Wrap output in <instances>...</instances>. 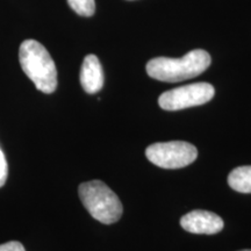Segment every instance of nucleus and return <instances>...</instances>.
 <instances>
[{"label": "nucleus", "instance_id": "nucleus-10", "mask_svg": "<svg viewBox=\"0 0 251 251\" xmlns=\"http://www.w3.org/2000/svg\"><path fill=\"white\" fill-rule=\"evenodd\" d=\"M8 175V165L7 161H6V157L4 152L0 149V187H2L6 183Z\"/></svg>", "mask_w": 251, "mask_h": 251}, {"label": "nucleus", "instance_id": "nucleus-5", "mask_svg": "<svg viewBox=\"0 0 251 251\" xmlns=\"http://www.w3.org/2000/svg\"><path fill=\"white\" fill-rule=\"evenodd\" d=\"M215 90L208 83H196L166 91L158 98L161 108L165 111H179L200 106L213 99Z\"/></svg>", "mask_w": 251, "mask_h": 251}, {"label": "nucleus", "instance_id": "nucleus-7", "mask_svg": "<svg viewBox=\"0 0 251 251\" xmlns=\"http://www.w3.org/2000/svg\"><path fill=\"white\" fill-rule=\"evenodd\" d=\"M80 84L89 94L98 93L103 86V71L96 55H87L80 69Z\"/></svg>", "mask_w": 251, "mask_h": 251}, {"label": "nucleus", "instance_id": "nucleus-11", "mask_svg": "<svg viewBox=\"0 0 251 251\" xmlns=\"http://www.w3.org/2000/svg\"><path fill=\"white\" fill-rule=\"evenodd\" d=\"M0 251H26L23 244L17 241H12L4 244H0Z\"/></svg>", "mask_w": 251, "mask_h": 251}, {"label": "nucleus", "instance_id": "nucleus-4", "mask_svg": "<svg viewBox=\"0 0 251 251\" xmlns=\"http://www.w3.org/2000/svg\"><path fill=\"white\" fill-rule=\"evenodd\" d=\"M146 156L152 164L163 169H181L192 164L198 157L193 144L184 141L158 142L149 146Z\"/></svg>", "mask_w": 251, "mask_h": 251}, {"label": "nucleus", "instance_id": "nucleus-8", "mask_svg": "<svg viewBox=\"0 0 251 251\" xmlns=\"http://www.w3.org/2000/svg\"><path fill=\"white\" fill-rule=\"evenodd\" d=\"M228 185L240 193H251V165L238 166L228 176Z\"/></svg>", "mask_w": 251, "mask_h": 251}, {"label": "nucleus", "instance_id": "nucleus-2", "mask_svg": "<svg viewBox=\"0 0 251 251\" xmlns=\"http://www.w3.org/2000/svg\"><path fill=\"white\" fill-rule=\"evenodd\" d=\"M19 61L26 76L41 92L50 94L57 89V69L45 47L35 40H26L19 49Z\"/></svg>", "mask_w": 251, "mask_h": 251}, {"label": "nucleus", "instance_id": "nucleus-3", "mask_svg": "<svg viewBox=\"0 0 251 251\" xmlns=\"http://www.w3.org/2000/svg\"><path fill=\"white\" fill-rule=\"evenodd\" d=\"M79 198L93 219L103 225H112L120 220L124 207L117 194L100 180H91L79 185Z\"/></svg>", "mask_w": 251, "mask_h": 251}, {"label": "nucleus", "instance_id": "nucleus-1", "mask_svg": "<svg viewBox=\"0 0 251 251\" xmlns=\"http://www.w3.org/2000/svg\"><path fill=\"white\" fill-rule=\"evenodd\" d=\"M211 62L208 52L202 49H196L181 58H152L147 64V74L153 79L177 83L201 75L208 69Z\"/></svg>", "mask_w": 251, "mask_h": 251}, {"label": "nucleus", "instance_id": "nucleus-12", "mask_svg": "<svg viewBox=\"0 0 251 251\" xmlns=\"http://www.w3.org/2000/svg\"><path fill=\"white\" fill-rule=\"evenodd\" d=\"M240 251H251V249H244V250H240Z\"/></svg>", "mask_w": 251, "mask_h": 251}, {"label": "nucleus", "instance_id": "nucleus-9", "mask_svg": "<svg viewBox=\"0 0 251 251\" xmlns=\"http://www.w3.org/2000/svg\"><path fill=\"white\" fill-rule=\"evenodd\" d=\"M68 4L80 17H92L96 12L94 0H68Z\"/></svg>", "mask_w": 251, "mask_h": 251}, {"label": "nucleus", "instance_id": "nucleus-6", "mask_svg": "<svg viewBox=\"0 0 251 251\" xmlns=\"http://www.w3.org/2000/svg\"><path fill=\"white\" fill-rule=\"evenodd\" d=\"M183 229L192 234L214 235L225 227L224 220L215 213L208 211H192L180 219Z\"/></svg>", "mask_w": 251, "mask_h": 251}]
</instances>
